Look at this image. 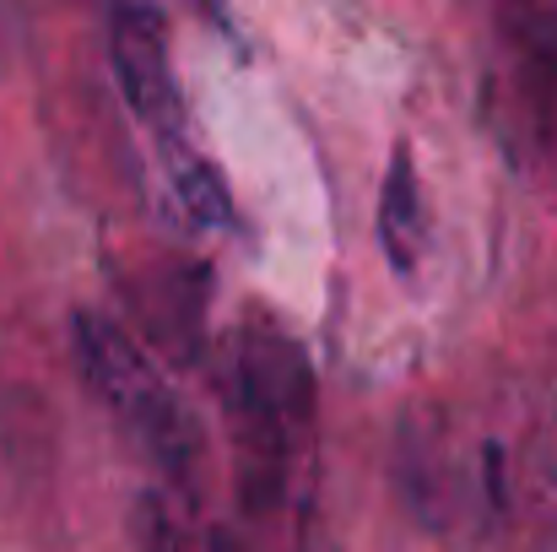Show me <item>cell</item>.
I'll return each mask as SVG.
<instances>
[{
	"instance_id": "cell-1",
	"label": "cell",
	"mask_w": 557,
	"mask_h": 552,
	"mask_svg": "<svg viewBox=\"0 0 557 552\" xmlns=\"http://www.w3.org/2000/svg\"><path fill=\"white\" fill-rule=\"evenodd\" d=\"M222 406L238 450V493L244 510H271L287 482V461L314 422V368L309 353L276 326L249 320L233 342L222 373Z\"/></svg>"
},
{
	"instance_id": "cell-2",
	"label": "cell",
	"mask_w": 557,
	"mask_h": 552,
	"mask_svg": "<svg viewBox=\"0 0 557 552\" xmlns=\"http://www.w3.org/2000/svg\"><path fill=\"white\" fill-rule=\"evenodd\" d=\"M71 342H76V368H82L87 390L136 433V444L158 461V471L174 477L195 499L200 493V433H195V417L163 384L152 358L136 347V336L120 331L114 320L82 309L71 320Z\"/></svg>"
},
{
	"instance_id": "cell-3",
	"label": "cell",
	"mask_w": 557,
	"mask_h": 552,
	"mask_svg": "<svg viewBox=\"0 0 557 552\" xmlns=\"http://www.w3.org/2000/svg\"><path fill=\"white\" fill-rule=\"evenodd\" d=\"M109 65L125 87V103L152 125V136H180L185 131V103L174 87V60H169V22L147 0H114L109 11Z\"/></svg>"
},
{
	"instance_id": "cell-4",
	"label": "cell",
	"mask_w": 557,
	"mask_h": 552,
	"mask_svg": "<svg viewBox=\"0 0 557 552\" xmlns=\"http://www.w3.org/2000/svg\"><path fill=\"white\" fill-rule=\"evenodd\" d=\"M395 488H400V504L417 515V526L444 531V526L455 520V477H449V455L438 450L433 433L400 428V444H395Z\"/></svg>"
},
{
	"instance_id": "cell-5",
	"label": "cell",
	"mask_w": 557,
	"mask_h": 552,
	"mask_svg": "<svg viewBox=\"0 0 557 552\" xmlns=\"http://www.w3.org/2000/svg\"><path fill=\"white\" fill-rule=\"evenodd\" d=\"M422 238H428V217H422V184H417V163H411V147L400 142L389 152V169H384V195H379V244L389 255V266L400 277L417 271L422 260Z\"/></svg>"
},
{
	"instance_id": "cell-6",
	"label": "cell",
	"mask_w": 557,
	"mask_h": 552,
	"mask_svg": "<svg viewBox=\"0 0 557 552\" xmlns=\"http://www.w3.org/2000/svg\"><path fill=\"white\" fill-rule=\"evenodd\" d=\"M158 147H163L169 189H174V200L185 206L189 222H195V228H227V217H233V195H227L222 174L211 169V158L195 152V142H189L185 131H180V136H163Z\"/></svg>"
},
{
	"instance_id": "cell-7",
	"label": "cell",
	"mask_w": 557,
	"mask_h": 552,
	"mask_svg": "<svg viewBox=\"0 0 557 552\" xmlns=\"http://www.w3.org/2000/svg\"><path fill=\"white\" fill-rule=\"evenodd\" d=\"M131 531H136V552H189L180 515H174L158 493H141V499H136Z\"/></svg>"
}]
</instances>
